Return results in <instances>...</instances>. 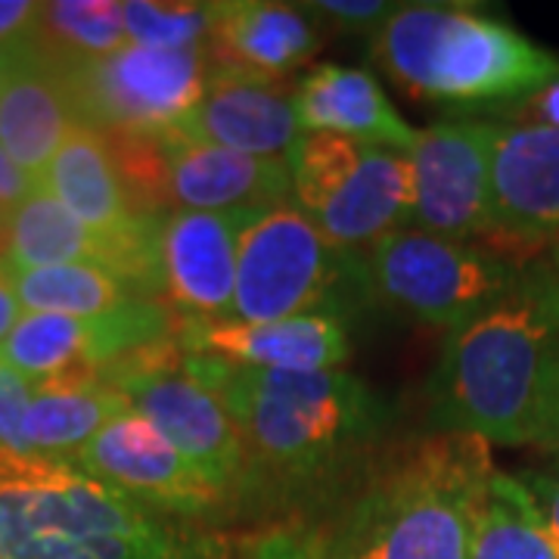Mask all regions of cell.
Instances as JSON below:
<instances>
[{"mask_svg": "<svg viewBox=\"0 0 559 559\" xmlns=\"http://www.w3.org/2000/svg\"><path fill=\"white\" fill-rule=\"evenodd\" d=\"M187 358L240 432V510H289L345 488L389 423L385 401L348 370H242Z\"/></svg>", "mask_w": 559, "mask_h": 559, "instance_id": "obj_1", "label": "cell"}, {"mask_svg": "<svg viewBox=\"0 0 559 559\" xmlns=\"http://www.w3.org/2000/svg\"><path fill=\"white\" fill-rule=\"evenodd\" d=\"M491 444L429 432L373 451L323 532L342 559H469Z\"/></svg>", "mask_w": 559, "mask_h": 559, "instance_id": "obj_2", "label": "cell"}, {"mask_svg": "<svg viewBox=\"0 0 559 559\" xmlns=\"http://www.w3.org/2000/svg\"><path fill=\"white\" fill-rule=\"evenodd\" d=\"M559 340V283L547 261L525 264L516 286L451 330L429 377L436 432L491 448H532L544 373Z\"/></svg>", "mask_w": 559, "mask_h": 559, "instance_id": "obj_3", "label": "cell"}, {"mask_svg": "<svg viewBox=\"0 0 559 559\" xmlns=\"http://www.w3.org/2000/svg\"><path fill=\"white\" fill-rule=\"evenodd\" d=\"M370 44L414 100L498 109L559 75V53L473 3H401Z\"/></svg>", "mask_w": 559, "mask_h": 559, "instance_id": "obj_4", "label": "cell"}, {"mask_svg": "<svg viewBox=\"0 0 559 559\" xmlns=\"http://www.w3.org/2000/svg\"><path fill=\"white\" fill-rule=\"evenodd\" d=\"M0 535H20L66 559H202L205 538L168 522L69 460L0 451Z\"/></svg>", "mask_w": 559, "mask_h": 559, "instance_id": "obj_5", "label": "cell"}, {"mask_svg": "<svg viewBox=\"0 0 559 559\" xmlns=\"http://www.w3.org/2000/svg\"><path fill=\"white\" fill-rule=\"evenodd\" d=\"M367 296L360 252H342L289 202L259 209L246 224L237 252V289L227 320H271L333 314L342 318L345 293Z\"/></svg>", "mask_w": 559, "mask_h": 559, "instance_id": "obj_6", "label": "cell"}, {"mask_svg": "<svg viewBox=\"0 0 559 559\" xmlns=\"http://www.w3.org/2000/svg\"><path fill=\"white\" fill-rule=\"evenodd\" d=\"M293 205L342 252H364L411 227V165L399 150L301 134L289 150Z\"/></svg>", "mask_w": 559, "mask_h": 559, "instance_id": "obj_7", "label": "cell"}, {"mask_svg": "<svg viewBox=\"0 0 559 559\" xmlns=\"http://www.w3.org/2000/svg\"><path fill=\"white\" fill-rule=\"evenodd\" d=\"M360 261L367 296L448 333L507 296L525 271L481 242L444 240L419 227L382 237L360 252Z\"/></svg>", "mask_w": 559, "mask_h": 559, "instance_id": "obj_8", "label": "cell"}, {"mask_svg": "<svg viewBox=\"0 0 559 559\" xmlns=\"http://www.w3.org/2000/svg\"><path fill=\"white\" fill-rule=\"evenodd\" d=\"M100 373L131 401V411L150 419L202 476L218 485L230 510H240L246 479L240 432L175 336L112 360Z\"/></svg>", "mask_w": 559, "mask_h": 559, "instance_id": "obj_9", "label": "cell"}, {"mask_svg": "<svg viewBox=\"0 0 559 559\" xmlns=\"http://www.w3.org/2000/svg\"><path fill=\"white\" fill-rule=\"evenodd\" d=\"M81 124L103 134H168L202 100L212 66L205 50L128 44L109 57L62 69Z\"/></svg>", "mask_w": 559, "mask_h": 559, "instance_id": "obj_10", "label": "cell"}, {"mask_svg": "<svg viewBox=\"0 0 559 559\" xmlns=\"http://www.w3.org/2000/svg\"><path fill=\"white\" fill-rule=\"evenodd\" d=\"M72 463L162 520H221L230 513L218 485L138 411L103 426Z\"/></svg>", "mask_w": 559, "mask_h": 559, "instance_id": "obj_11", "label": "cell"}, {"mask_svg": "<svg viewBox=\"0 0 559 559\" xmlns=\"http://www.w3.org/2000/svg\"><path fill=\"white\" fill-rule=\"evenodd\" d=\"M495 121L448 119L423 128L404 153L411 165V227L444 240L481 242L491 212Z\"/></svg>", "mask_w": 559, "mask_h": 559, "instance_id": "obj_12", "label": "cell"}, {"mask_svg": "<svg viewBox=\"0 0 559 559\" xmlns=\"http://www.w3.org/2000/svg\"><path fill=\"white\" fill-rule=\"evenodd\" d=\"M557 242L559 128L495 121L491 212L481 246L516 264H532L544 259Z\"/></svg>", "mask_w": 559, "mask_h": 559, "instance_id": "obj_13", "label": "cell"}, {"mask_svg": "<svg viewBox=\"0 0 559 559\" xmlns=\"http://www.w3.org/2000/svg\"><path fill=\"white\" fill-rule=\"evenodd\" d=\"M255 212H171L159 221L162 301L178 318H230L240 237Z\"/></svg>", "mask_w": 559, "mask_h": 559, "instance_id": "obj_14", "label": "cell"}, {"mask_svg": "<svg viewBox=\"0 0 559 559\" xmlns=\"http://www.w3.org/2000/svg\"><path fill=\"white\" fill-rule=\"evenodd\" d=\"M175 340L190 355L242 370H342L352 358V336L342 318L333 314L271 323L178 318Z\"/></svg>", "mask_w": 559, "mask_h": 559, "instance_id": "obj_15", "label": "cell"}, {"mask_svg": "<svg viewBox=\"0 0 559 559\" xmlns=\"http://www.w3.org/2000/svg\"><path fill=\"white\" fill-rule=\"evenodd\" d=\"M162 193L171 212L267 209L293 200L286 159H261L212 146L180 131L159 134Z\"/></svg>", "mask_w": 559, "mask_h": 559, "instance_id": "obj_16", "label": "cell"}, {"mask_svg": "<svg viewBox=\"0 0 559 559\" xmlns=\"http://www.w3.org/2000/svg\"><path fill=\"white\" fill-rule=\"evenodd\" d=\"M318 20L301 3L218 0L205 57L215 75L286 84L320 50Z\"/></svg>", "mask_w": 559, "mask_h": 559, "instance_id": "obj_17", "label": "cell"}, {"mask_svg": "<svg viewBox=\"0 0 559 559\" xmlns=\"http://www.w3.org/2000/svg\"><path fill=\"white\" fill-rule=\"evenodd\" d=\"M81 124L60 66L38 57L28 44L16 47L0 84V150L20 171L40 183L50 159Z\"/></svg>", "mask_w": 559, "mask_h": 559, "instance_id": "obj_18", "label": "cell"}, {"mask_svg": "<svg viewBox=\"0 0 559 559\" xmlns=\"http://www.w3.org/2000/svg\"><path fill=\"white\" fill-rule=\"evenodd\" d=\"M293 112L301 134H333L399 153L419 134L370 72L333 62L314 66L293 84Z\"/></svg>", "mask_w": 559, "mask_h": 559, "instance_id": "obj_19", "label": "cell"}, {"mask_svg": "<svg viewBox=\"0 0 559 559\" xmlns=\"http://www.w3.org/2000/svg\"><path fill=\"white\" fill-rule=\"evenodd\" d=\"M175 131L261 159H286L301 138L289 84H259L215 72L197 109Z\"/></svg>", "mask_w": 559, "mask_h": 559, "instance_id": "obj_20", "label": "cell"}, {"mask_svg": "<svg viewBox=\"0 0 559 559\" xmlns=\"http://www.w3.org/2000/svg\"><path fill=\"white\" fill-rule=\"evenodd\" d=\"M40 187L103 237L131 240L159 224L140 218L134 212L106 138L87 124H79L66 138L60 153L47 165Z\"/></svg>", "mask_w": 559, "mask_h": 559, "instance_id": "obj_21", "label": "cell"}, {"mask_svg": "<svg viewBox=\"0 0 559 559\" xmlns=\"http://www.w3.org/2000/svg\"><path fill=\"white\" fill-rule=\"evenodd\" d=\"M128 411L131 401L103 380L97 367H79L35 382L32 404L22 419L25 454L72 463L103 426Z\"/></svg>", "mask_w": 559, "mask_h": 559, "instance_id": "obj_22", "label": "cell"}, {"mask_svg": "<svg viewBox=\"0 0 559 559\" xmlns=\"http://www.w3.org/2000/svg\"><path fill=\"white\" fill-rule=\"evenodd\" d=\"M47 62L72 69L128 47L119 0H50L40 3L35 28L25 40Z\"/></svg>", "mask_w": 559, "mask_h": 559, "instance_id": "obj_23", "label": "cell"}, {"mask_svg": "<svg viewBox=\"0 0 559 559\" xmlns=\"http://www.w3.org/2000/svg\"><path fill=\"white\" fill-rule=\"evenodd\" d=\"M469 559H559V544L550 538L516 473L495 469L488 481L473 525Z\"/></svg>", "mask_w": 559, "mask_h": 559, "instance_id": "obj_24", "label": "cell"}, {"mask_svg": "<svg viewBox=\"0 0 559 559\" xmlns=\"http://www.w3.org/2000/svg\"><path fill=\"white\" fill-rule=\"evenodd\" d=\"M10 277L16 286L22 311H35V314L97 318L140 299L124 280L94 264L10 267Z\"/></svg>", "mask_w": 559, "mask_h": 559, "instance_id": "obj_25", "label": "cell"}, {"mask_svg": "<svg viewBox=\"0 0 559 559\" xmlns=\"http://www.w3.org/2000/svg\"><path fill=\"white\" fill-rule=\"evenodd\" d=\"M128 44L153 50H205L218 0H124Z\"/></svg>", "mask_w": 559, "mask_h": 559, "instance_id": "obj_26", "label": "cell"}, {"mask_svg": "<svg viewBox=\"0 0 559 559\" xmlns=\"http://www.w3.org/2000/svg\"><path fill=\"white\" fill-rule=\"evenodd\" d=\"M205 559H342L323 525L283 520L240 538H205Z\"/></svg>", "mask_w": 559, "mask_h": 559, "instance_id": "obj_27", "label": "cell"}, {"mask_svg": "<svg viewBox=\"0 0 559 559\" xmlns=\"http://www.w3.org/2000/svg\"><path fill=\"white\" fill-rule=\"evenodd\" d=\"M301 7L318 22H330L340 32L367 38H377L382 25L401 10L395 0H308Z\"/></svg>", "mask_w": 559, "mask_h": 559, "instance_id": "obj_28", "label": "cell"}, {"mask_svg": "<svg viewBox=\"0 0 559 559\" xmlns=\"http://www.w3.org/2000/svg\"><path fill=\"white\" fill-rule=\"evenodd\" d=\"M35 382L16 373L7 360L0 358V451L25 454L22 441V419L32 404Z\"/></svg>", "mask_w": 559, "mask_h": 559, "instance_id": "obj_29", "label": "cell"}, {"mask_svg": "<svg viewBox=\"0 0 559 559\" xmlns=\"http://www.w3.org/2000/svg\"><path fill=\"white\" fill-rule=\"evenodd\" d=\"M488 119L503 124H525V128H559V75L538 87L535 94L491 109Z\"/></svg>", "mask_w": 559, "mask_h": 559, "instance_id": "obj_30", "label": "cell"}, {"mask_svg": "<svg viewBox=\"0 0 559 559\" xmlns=\"http://www.w3.org/2000/svg\"><path fill=\"white\" fill-rule=\"evenodd\" d=\"M532 448L540 457L559 460V340L554 345V355L544 373V389H540L538 423H535V441Z\"/></svg>", "mask_w": 559, "mask_h": 559, "instance_id": "obj_31", "label": "cell"}, {"mask_svg": "<svg viewBox=\"0 0 559 559\" xmlns=\"http://www.w3.org/2000/svg\"><path fill=\"white\" fill-rule=\"evenodd\" d=\"M516 476H520L522 488L528 491L532 503L538 507L550 538L559 544V460H547L540 466L522 469Z\"/></svg>", "mask_w": 559, "mask_h": 559, "instance_id": "obj_32", "label": "cell"}, {"mask_svg": "<svg viewBox=\"0 0 559 559\" xmlns=\"http://www.w3.org/2000/svg\"><path fill=\"white\" fill-rule=\"evenodd\" d=\"M40 3L35 0H0V50L20 47L28 40Z\"/></svg>", "mask_w": 559, "mask_h": 559, "instance_id": "obj_33", "label": "cell"}, {"mask_svg": "<svg viewBox=\"0 0 559 559\" xmlns=\"http://www.w3.org/2000/svg\"><path fill=\"white\" fill-rule=\"evenodd\" d=\"M35 187L38 183L28 178L25 171H20L0 150V209H16Z\"/></svg>", "mask_w": 559, "mask_h": 559, "instance_id": "obj_34", "label": "cell"}, {"mask_svg": "<svg viewBox=\"0 0 559 559\" xmlns=\"http://www.w3.org/2000/svg\"><path fill=\"white\" fill-rule=\"evenodd\" d=\"M22 314L25 311H22L16 286H13V277H10V267H7V261L0 259V342L13 333V326L20 323Z\"/></svg>", "mask_w": 559, "mask_h": 559, "instance_id": "obj_35", "label": "cell"}, {"mask_svg": "<svg viewBox=\"0 0 559 559\" xmlns=\"http://www.w3.org/2000/svg\"><path fill=\"white\" fill-rule=\"evenodd\" d=\"M10 212L13 209H0V259L7 252V224H10Z\"/></svg>", "mask_w": 559, "mask_h": 559, "instance_id": "obj_36", "label": "cell"}, {"mask_svg": "<svg viewBox=\"0 0 559 559\" xmlns=\"http://www.w3.org/2000/svg\"><path fill=\"white\" fill-rule=\"evenodd\" d=\"M13 53H16V47H10V50H0V84H3L7 72H10V66H13Z\"/></svg>", "mask_w": 559, "mask_h": 559, "instance_id": "obj_37", "label": "cell"}, {"mask_svg": "<svg viewBox=\"0 0 559 559\" xmlns=\"http://www.w3.org/2000/svg\"><path fill=\"white\" fill-rule=\"evenodd\" d=\"M544 261H547L550 274H554V277H557V283H559V242L554 246V249H550V252H547V255H544Z\"/></svg>", "mask_w": 559, "mask_h": 559, "instance_id": "obj_38", "label": "cell"}, {"mask_svg": "<svg viewBox=\"0 0 559 559\" xmlns=\"http://www.w3.org/2000/svg\"><path fill=\"white\" fill-rule=\"evenodd\" d=\"M0 559H7V557H3V554H0Z\"/></svg>", "mask_w": 559, "mask_h": 559, "instance_id": "obj_39", "label": "cell"}]
</instances>
